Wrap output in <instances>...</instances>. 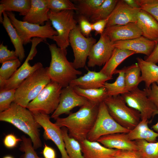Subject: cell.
Returning <instances> with one entry per match:
<instances>
[{"instance_id": "6da1fadb", "label": "cell", "mask_w": 158, "mask_h": 158, "mask_svg": "<svg viewBox=\"0 0 158 158\" xmlns=\"http://www.w3.org/2000/svg\"><path fill=\"white\" fill-rule=\"evenodd\" d=\"M100 104L89 101L75 112L70 114L66 117L58 118L55 124L60 128H66L69 136L80 142L87 139L93 127Z\"/></svg>"}, {"instance_id": "7a4b0ae2", "label": "cell", "mask_w": 158, "mask_h": 158, "mask_svg": "<svg viewBox=\"0 0 158 158\" xmlns=\"http://www.w3.org/2000/svg\"><path fill=\"white\" fill-rule=\"evenodd\" d=\"M0 121L9 123L28 135L35 150L42 147L40 128L32 113L14 102L7 110L0 112Z\"/></svg>"}, {"instance_id": "3957f363", "label": "cell", "mask_w": 158, "mask_h": 158, "mask_svg": "<svg viewBox=\"0 0 158 158\" xmlns=\"http://www.w3.org/2000/svg\"><path fill=\"white\" fill-rule=\"evenodd\" d=\"M51 60L48 73L51 81L60 85L63 88L69 86L71 82L77 78L82 72L76 69L73 62L67 59V49L59 47L55 44L49 45Z\"/></svg>"}, {"instance_id": "277c9868", "label": "cell", "mask_w": 158, "mask_h": 158, "mask_svg": "<svg viewBox=\"0 0 158 158\" xmlns=\"http://www.w3.org/2000/svg\"><path fill=\"white\" fill-rule=\"evenodd\" d=\"M48 67L40 68L26 78L16 89L14 102L26 108L51 81Z\"/></svg>"}, {"instance_id": "5b68a950", "label": "cell", "mask_w": 158, "mask_h": 158, "mask_svg": "<svg viewBox=\"0 0 158 158\" xmlns=\"http://www.w3.org/2000/svg\"><path fill=\"white\" fill-rule=\"evenodd\" d=\"M104 102L114 120L130 131L134 129L141 120L140 112L128 106L121 95L108 96Z\"/></svg>"}, {"instance_id": "8992f818", "label": "cell", "mask_w": 158, "mask_h": 158, "mask_svg": "<svg viewBox=\"0 0 158 158\" xmlns=\"http://www.w3.org/2000/svg\"><path fill=\"white\" fill-rule=\"evenodd\" d=\"M6 12L24 45L31 42L32 38H39L45 41L47 38L53 40L54 36L57 35L50 20L44 25H40L17 19L12 12Z\"/></svg>"}, {"instance_id": "52a82bcc", "label": "cell", "mask_w": 158, "mask_h": 158, "mask_svg": "<svg viewBox=\"0 0 158 158\" xmlns=\"http://www.w3.org/2000/svg\"><path fill=\"white\" fill-rule=\"evenodd\" d=\"M62 88L59 84L51 80L26 108L32 113L52 114L59 105Z\"/></svg>"}, {"instance_id": "ba28073f", "label": "cell", "mask_w": 158, "mask_h": 158, "mask_svg": "<svg viewBox=\"0 0 158 158\" xmlns=\"http://www.w3.org/2000/svg\"><path fill=\"white\" fill-rule=\"evenodd\" d=\"M48 14L49 20L57 33L53 40L59 47L66 49L70 45L69 34L77 25V21L74 18V10H65L54 12L49 10Z\"/></svg>"}, {"instance_id": "9c48e42d", "label": "cell", "mask_w": 158, "mask_h": 158, "mask_svg": "<svg viewBox=\"0 0 158 158\" xmlns=\"http://www.w3.org/2000/svg\"><path fill=\"white\" fill-rule=\"evenodd\" d=\"M130 130L121 126L111 116L104 102L99 105L94 125L88 134L87 139L96 141L102 136L117 133H128Z\"/></svg>"}, {"instance_id": "30bf717a", "label": "cell", "mask_w": 158, "mask_h": 158, "mask_svg": "<svg viewBox=\"0 0 158 158\" xmlns=\"http://www.w3.org/2000/svg\"><path fill=\"white\" fill-rule=\"evenodd\" d=\"M43 41L42 39L39 38L34 37L32 39L31 49L25 61L10 78L6 80L0 81V90L16 89L26 78L43 67L42 63L40 62L31 66L29 61L32 60L36 55L37 45Z\"/></svg>"}, {"instance_id": "8fae6325", "label": "cell", "mask_w": 158, "mask_h": 158, "mask_svg": "<svg viewBox=\"0 0 158 158\" xmlns=\"http://www.w3.org/2000/svg\"><path fill=\"white\" fill-rule=\"evenodd\" d=\"M96 41L92 37L85 36L81 32L78 25L71 31L69 35V42L74 57L73 63L76 69L85 66L90 50Z\"/></svg>"}, {"instance_id": "7c38bea8", "label": "cell", "mask_w": 158, "mask_h": 158, "mask_svg": "<svg viewBox=\"0 0 158 158\" xmlns=\"http://www.w3.org/2000/svg\"><path fill=\"white\" fill-rule=\"evenodd\" d=\"M121 95L128 106L140 112L141 120H148L155 115L158 109L143 90L138 87Z\"/></svg>"}, {"instance_id": "4fadbf2b", "label": "cell", "mask_w": 158, "mask_h": 158, "mask_svg": "<svg viewBox=\"0 0 158 158\" xmlns=\"http://www.w3.org/2000/svg\"><path fill=\"white\" fill-rule=\"evenodd\" d=\"M32 113L36 121L44 130V138L46 140H51L54 143L60 152L61 158H70L65 149L61 128L51 121L49 115Z\"/></svg>"}, {"instance_id": "5bb4252c", "label": "cell", "mask_w": 158, "mask_h": 158, "mask_svg": "<svg viewBox=\"0 0 158 158\" xmlns=\"http://www.w3.org/2000/svg\"><path fill=\"white\" fill-rule=\"evenodd\" d=\"M114 42L104 32L92 47L88 57L87 66L93 67L104 65L111 57L115 48Z\"/></svg>"}, {"instance_id": "9a60e30c", "label": "cell", "mask_w": 158, "mask_h": 158, "mask_svg": "<svg viewBox=\"0 0 158 158\" xmlns=\"http://www.w3.org/2000/svg\"><path fill=\"white\" fill-rule=\"evenodd\" d=\"M89 101L86 98L77 94L73 87L69 85L63 88L59 105L51 117L56 120L62 114H70L73 108L83 106Z\"/></svg>"}, {"instance_id": "2e32d148", "label": "cell", "mask_w": 158, "mask_h": 158, "mask_svg": "<svg viewBox=\"0 0 158 158\" xmlns=\"http://www.w3.org/2000/svg\"><path fill=\"white\" fill-rule=\"evenodd\" d=\"M140 9V8L131 7L123 0H118L114 8L109 17L106 27L136 23L138 14Z\"/></svg>"}, {"instance_id": "e0dca14e", "label": "cell", "mask_w": 158, "mask_h": 158, "mask_svg": "<svg viewBox=\"0 0 158 158\" xmlns=\"http://www.w3.org/2000/svg\"><path fill=\"white\" fill-rule=\"evenodd\" d=\"M104 33L113 42L132 39L142 36L136 23L106 27Z\"/></svg>"}, {"instance_id": "ac0fdd59", "label": "cell", "mask_w": 158, "mask_h": 158, "mask_svg": "<svg viewBox=\"0 0 158 158\" xmlns=\"http://www.w3.org/2000/svg\"><path fill=\"white\" fill-rule=\"evenodd\" d=\"M157 42L142 36L134 39L118 41L114 42L115 48L127 50L135 54H141L149 56L154 49Z\"/></svg>"}, {"instance_id": "d6986e66", "label": "cell", "mask_w": 158, "mask_h": 158, "mask_svg": "<svg viewBox=\"0 0 158 158\" xmlns=\"http://www.w3.org/2000/svg\"><path fill=\"white\" fill-rule=\"evenodd\" d=\"M128 133H117L104 135L99 138L97 141L109 148L138 150L135 141L129 139Z\"/></svg>"}, {"instance_id": "ffe728a7", "label": "cell", "mask_w": 158, "mask_h": 158, "mask_svg": "<svg viewBox=\"0 0 158 158\" xmlns=\"http://www.w3.org/2000/svg\"><path fill=\"white\" fill-rule=\"evenodd\" d=\"M79 142L84 158H114L118 150L107 148L97 141L87 139Z\"/></svg>"}, {"instance_id": "44dd1931", "label": "cell", "mask_w": 158, "mask_h": 158, "mask_svg": "<svg viewBox=\"0 0 158 158\" xmlns=\"http://www.w3.org/2000/svg\"><path fill=\"white\" fill-rule=\"evenodd\" d=\"M112 79L100 71L88 70L87 73L72 80L69 85L83 89L98 88L104 87L107 81Z\"/></svg>"}, {"instance_id": "7402d4cb", "label": "cell", "mask_w": 158, "mask_h": 158, "mask_svg": "<svg viewBox=\"0 0 158 158\" xmlns=\"http://www.w3.org/2000/svg\"><path fill=\"white\" fill-rule=\"evenodd\" d=\"M136 23L142 36L150 40L158 41V22L152 15L141 9Z\"/></svg>"}, {"instance_id": "603a6c76", "label": "cell", "mask_w": 158, "mask_h": 158, "mask_svg": "<svg viewBox=\"0 0 158 158\" xmlns=\"http://www.w3.org/2000/svg\"><path fill=\"white\" fill-rule=\"evenodd\" d=\"M49 11L46 0H31L30 9L27 14L23 17V21L43 25L49 20Z\"/></svg>"}, {"instance_id": "cb8c5ba5", "label": "cell", "mask_w": 158, "mask_h": 158, "mask_svg": "<svg viewBox=\"0 0 158 158\" xmlns=\"http://www.w3.org/2000/svg\"><path fill=\"white\" fill-rule=\"evenodd\" d=\"M135 54L132 51L115 48L111 57L99 71L113 78L117 67L126 59Z\"/></svg>"}, {"instance_id": "d4e9b609", "label": "cell", "mask_w": 158, "mask_h": 158, "mask_svg": "<svg viewBox=\"0 0 158 158\" xmlns=\"http://www.w3.org/2000/svg\"><path fill=\"white\" fill-rule=\"evenodd\" d=\"M3 20L2 23L15 49V52L18 58L21 61L25 57L24 45L20 37L13 25L6 12L3 13Z\"/></svg>"}, {"instance_id": "484cf974", "label": "cell", "mask_w": 158, "mask_h": 158, "mask_svg": "<svg viewBox=\"0 0 158 158\" xmlns=\"http://www.w3.org/2000/svg\"><path fill=\"white\" fill-rule=\"evenodd\" d=\"M140 68L142 81L145 83V88L149 87L152 84H158V66L140 57L136 58Z\"/></svg>"}, {"instance_id": "4316f807", "label": "cell", "mask_w": 158, "mask_h": 158, "mask_svg": "<svg viewBox=\"0 0 158 158\" xmlns=\"http://www.w3.org/2000/svg\"><path fill=\"white\" fill-rule=\"evenodd\" d=\"M148 123V120H141L137 126L128 133L129 139L133 141L143 140L150 142H156L158 133L150 128Z\"/></svg>"}, {"instance_id": "83f0119b", "label": "cell", "mask_w": 158, "mask_h": 158, "mask_svg": "<svg viewBox=\"0 0 158 158\" xmlns=\"http://www.w3.org/2000/svg\"><path fill=\"white\" fill-rule=\"evenodd\" d=\"M0 22L2 23L4 12H18L23 16L28 13L31 6V0H2L0 1Z\"/></svg>"}, {"instance_id": "f1b7e54d", "label": "cell", "mask_w": 158, "mask_h": 158, "mask_svg": "<svg viewBox=\"0 0 158 158\" xmlns=\"http://www.w3.org/2000/svg\"><path fill=\"white\" fill-rule=\"evenodd\" d=\"M118 74L114 82L110 83L106 82L104 87L106 89L108 96L122 95L128 92L127 90L125 80V71L124 68L116 69L114 74Z\"/></svg>"}, {"instance_id": "f546056e", "label": "cell", "mask_w": 158, "mask_h": 158, "mask_svg": "<svg viewBox=\"0 0 158 158\" xmlns=\"http://www.w3.org/2000/svg\"><path fill=\"white\" fill-rule=\"evenodd\" d=\"M126 88L129 92L138 87L142 82L141 70L137 63L123 68Z\"/></svg>"}, {"instance_id": "4dcf8cb0", "label": "cell", "mask_w": 158, "mask_h": 158, "mask_svg": "<svg viewBox=\"0 0 158 158\" xmlns=\"http://www.w3.org/2000/svg\"><path fill=\"white\" fill-rule=\"evenodd\" d=\"M75 92L79 95L93 102L100 104L108 96L107 91L104 87L98 88L83 89L78 87H73Z\"/></svg>"}, {"instance_id": "1f68e13d", "label": "cell", "mask_w": 158, "mask_h": 158, "mask_svg": "<svg viewBox=\"0 0 158 158\" xmlns=\"http://www.w3.org/2000/svg\"><path fill=\"white\" fill-rule=\"evenodd\" d=\"M65 149L70 158H84L79 141L70 137L67 128H61Z\"/></svg>"}, {"instance_id": "d6a6232c", "label": "cell", "mask_w": 158, "mask_h": 158, "mask_svg": "<svg viewBox=\"0 0 158 158\" xmlns=\"http://www.w3.org/2000/svg\"><path fill=\"white\" fill-rule=\"evenodd\" d=\"M104 0H79L77 1L76 11L79 15L90 18Z\"/></svg>"}, {"instance_id": "836d02e7", "label": "cell", "mask_w": 158, "mask_h": 158, "mask_svg": "<svg viewBox=\"0 0 158 158\" xmlns=\"http://www.w3.org/2000/svg\"><path fill=\"white\" fill-rule=\"evenodd\" d=\"M117 0H104L90 18L93 23L107 18L111 15L118 2Z\"/></svg>"}, {"instance_id": "e575fe53", "label": "cell", "mask_w": 158, "mask_h": 158, "mask_svg": "<svg viewBox=\"0 0 158 158\" xmlns=\"http://www.w3.org/2000/svg\"><path fill=\"white\" fill-rule=\"evenodd\" d=\"M135 141L142 158H158V141L150 142L143 140Z\"/></svg>"}, {"instance_id": "d590c367", "label": "cell", "mask_w": 158, "mask_h": 158, "mask_svg": "<svg viewBox=\"0 0 158 158\" xmlns=\"http://www.w3.org/2000/svg\"><path fill=\"white\" fill-rule=\"evenodd\" d=\"M21 64V61L18 58L2 63L0 68V81L6 80L10 78Z\"/></svg>"}, {"instance_id": "8d00e7d4", "label": "cell", "mask_w": 158, "mask_h": 158, "mask_svg": "<svg viewBox=\"0 0 158 158\" xmlns=\"http://www.w3.org/2000/svg\"><path fill=\"white\" fill-rule=\"evenodd\" d=\"M46 1L47 7L53 12H57L65 10H77L76 5L69 0Z\"/></svg>"}, {"instance_id": "74e56055", "label": "cell", "mask_w": 158, "mask_h": 158, "mask_svg": "<svg viewBox=\"0 0 158 158\" xmlns=\"http://www.w3.org/2000/svg\"><path fill=\"white\" fill-rule=\"evenodd\" d=\"M21 139L22 141L19 150L24 152V154L20 158H43L38 156L30 138H27L23 135L21 136Z\"/></svg>"}, {"instance_id": "f35d334b", "label": "cell", "mask_w": 158, "mask_h": 158, "mask_svg": "<svg viewBox=\"0 0 158 158\" xmlns=\"http://www.w3.org/2000/svg\"><path fill=\"white\" fill-rule=\"evenodd\" d=\"M16 90H0V112L8 109L14 102Z\"/></svg>"}, {"instance_id": "ab89813d", "label": "cell", "mask_w": 158, "mask_h": 158, "mask_svg": "<svg viewBox=\"0 0 158 158\" xmlns=\"http://www.w3.org/2000/svg\"><path fill=\"white\" fill-rule=\"evenodd\" d=\"M141 9L152 15L158 22V0H137Z\"/></svg>"}, {"instance_id": "60d3db41", "label": "cell", "mask_w": 158, "mask_h": 158, "mask_svg": "<svg viewBox=\"0 0 158 158\" xmlns=\"http://www.w3.org/2000/svg\"><path fill=\"white\" fill-rule=\"evenodd\" d=\"M88 18L82 15H79L77 22L82 33L85 37H90L92 30V23L89 21Z\"/></svg>"}, {"instance_id": "b9f144b4", "label": "cell", "mask_w": 158, "mask_h": 158, "mask_svg": "<svg viewBox=\"0 0 158 158\" xmlns=\"http://www.w3.org/2000/svg\"><path fill=\"white\" fill-rule=\"evenodd\" d=\"M18 58L15 51H10L8 49L7 46L3 44L0 45V63H3Z\"/></svg>"}, {"instance_id": "7bdbcfd3", "label": "cell", "mask_w": 158, "mask_h": 158, "mask_svg": "<svg viewBox=\"0 0 158 158\" xmlns=\"http://www.w3.org/2000/svg\"><path fill=\"white\" fill-rule=\"evenodd\" d=\"M143 90L148 98L158 109V85L156 83H153L149 87L145 88Z\"/></svg>"}, {"instance_id": "ee69618b", "label": "cell", "mask_w": 158, "mask_h": 158, "mask_svg": "<svg viewBox=\"0 0 158 158\" xmlns=\"http://www.w3.org/2000/svg\"><path fill=\"white\" fill-rule=\"evenodd\" d=\"M115 157L116 158H142L138 150H118Z\"/></svg>"}, {"instance_id": "f6af8a7d", "label": "cell", "mask_w": 158, "mask_h": 158, "mask_svg": "<svg viewBox=\"0 0 158 158\" xmlns=\"http://www.w3.org/2000/svg\"><path fill=\"white\" fill-rule=\"evenodd\" d=\"M22 141L21 139L17 138L13 133H10L5 136L3 143L6 147L12 148L16 147L18 142Z\"/></svg>"}, {"instance_id": "bcb514c9", "label": "cell", "mask_w": 158, "mask_h": 158, "mask_svg": "<svg viewBox=\"0 0 158 158\" xmlns=\"http://www.w3.org/2000/svg\"><path fill=\"white\" fill-rule=\"evenodd\" d=\"M109 17L99 20L92 23V30L95 31V35H102L104 32L107 24Z\"/></svg>"}, {"instance_id": "7dc6e473", "label": "cell", "mask_w": 158, "mask_h": 158, "mask_svg": "<svg viewBox=\"0 0 158 158\" xmlns=\"http://www.w3.org/2000/svg\"><path fill=\"white\" fill-rule=\"evenodd\" d=\"M42 154L44 158H56L55 150L45 143L42 150Z\"/></svg>"}, {"instance_id": "c3c4849f", "label": "cell", "mask_w": 158, "mask_h": 158, "mask_svg": "<svg viewBox=\"0 0 158 158\" xmlns=\"http://www.w3.org/2000/svg\"><path fill=\"white\" fill-rule=\"evenodd\" d=\"M145 60L155 64L158 63V41L152 53Z\"/></svg>"}, {"instance_id": "681fc988", "label": "cell", "mask_w": 158, "mask_h": 158, "mask_svg": "<svg viewBox=\"0 0 158 158\" xmlns=\"http://www.w3.org/2000/svg\"><path fill=\"white\" fill-rule=\"evenodd\" d=\"M129 6L133 8H140L137 0H123Z\"/></svg>"}, {"instance_id": "f907efd6", "label": "cell", "mask_w": 158, "mask_h": 158, "mask_svg": "<svg viewBox=\"0 0 158 158\" xmlns=\"http://www.w3.org/2000/svg\"><path fill=\"white\" fill-rule=\"evenodd\" d=\"M155 114V115L156 114L158 115V109L156 111ZM151 128L154 131L158 133V121L156 124L152 126Z\"/></svg>"}, {"instance_id": "816d5d0a", "label": "cell", "mask_w": 158, "mask_h": 158, "mask_svg": "<svg viewBox=\"0 0 158 158\" xmlns=\"http://www.w3.org/2000/svg\"><path fill=\"white\" fill-rule=\"evenodd\" d=\"M3 158H14L13 157L11 156H6L4 157Z\"/></svg>"}, {"instance_id": "f5cc1de1", "label": "cell", "mask_w": 158, "mask_h": 158, "mask_svg": "<svg viewBox=\"0 0 158 158\" xmlns=\"http://www.w3.org/2000/svg\"><path fill=\"white\" fill-rule=\"evenodd\" d=\"M114 158H116L115 157Z\"/></svg>"}]
</instances>
